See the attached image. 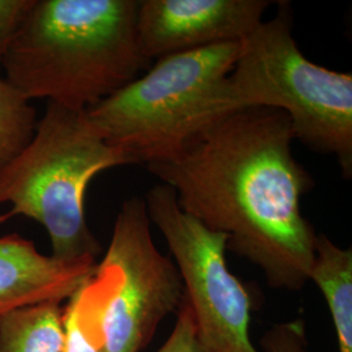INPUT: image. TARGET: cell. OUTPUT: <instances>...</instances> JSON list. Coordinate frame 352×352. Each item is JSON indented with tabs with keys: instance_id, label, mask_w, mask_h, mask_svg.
I'll return each mask as SVG.
<instances>
[{
	"instance_id": "6",
	"label": "cell",
	"mask_w": 352,
	"mask_h": 352,
	"mask_svg": "<svg viewBox=\"0 0 352 352\" xmlns=\"http://www.w3.org/2000/svg\"><path fill=\"white\" fill-rule=\"evenodd\" d=\"M151 225L144 199L123 202L96 267L102 352L142 351L184 299L179 270L157 248Z\"/></svg>"
},
{
	"instance_id": "8",
	"label": "cell",
	"mask_w": 352,
	"mask_h": 352,
	"mask_svg": "<svg viewBox=\"0 0 352 352\" xmlns=\"http://www.w3.org/2000/svg\"><path fill=\"white\" fill-rule=\"evenodd\" d=\"M266 0H140L138 43L151 63L202 47L240 43L264 21Z\"/></svg>"
},
{
	"instance_id": "5",
	"label": "cell",
	"mask_w": 352,
	"mask_h": 352,
	"mask_svg": "<svg viewBox=\"0 0 352 352\" xmlns=\"http://www.w3.org/2000/svg\"><path fill=\"white\" fill-rule=\"evenodd\" d=\"M234 111L266 107L289 116L294 139L315 153L334 155L352 175V75L312 63L292 37L287 1L240 42L228 76Z\"/></svg>"
},
{
	"instance_id": "7",
	"label": "cell",
	"mask_w": 352,
	"mask_h": 352,
	"mask_svg": "<svg viewBox=\"0 0 352 352\" xmlns=\"http://www.w3.org/2000/svg\"><path fill=\"white\" fill-rule=\"evenodd\" d=\"M144 200L173 254L205 344L213 352H258L250 336L251 295L227 266L226 235L183 212L168 186H154Z\"/></svg>"
},
{
	"instance_id": "10",
	"label": "cell",
	"mask_w": 352,
	"mask_h": 352,
	"mask_svg": "<svg viewBox=\"0 0 352 352\" xmlns=\"http://www.w3.org/2000/svg\"><path fill=\"white\" fill-rule=\"evenodd\" d=\"M309 280L325 298L340 352H352V248H340L318 234Z\"/></svg>"
},
{
	"instance_id": "15",
	"label": "cell",
	"mask_w": 352,
	"mask_h": 352,
	"mask_svg": "<svg viewBox=\"0 0 352 352\" xmlns=\"http://www.w3.org/2000/svg\"><path fill=\"white\" fill-rule=\"evenodd\" d=\"M265 352H308L307 327L302 318L279 322L270 327L261 338Z\"/></svg>"
},
{
	"instance_id": "4",
	"label": "cell",
	"mask_w": 352,
	"mask_h": 352,
	"mask_svg": "<svg viewBox=\"0 0 352 352\" xmlns=\"http://www.w3.org/2000/svg\"><path fill=\"white\" fill-rule=\"evenodd\" d=\"M129 164L89 122L87 110L47 102L32 140L0 174V205L45 227L51 256L63 261L96 260L101 243L89 228L85 196L103 171Z\"/></svg>"
},
{
	"instance_id": "3",
	"label": "cell",
	"mask_w": 352,
	"mask_h": 352,
	"mask_svg": "<svg viewBox=\"0 0 352 352\" xmlns=\"http://www.w3.org/2000/svg\"><path fill=\"white\" fill-rule=\"evenodd\" d=\"M240 43L168 55L87 110L89 122L129 164L173 158L190 140L234 113L228 76Z\"/></svg>"
},
{
	"instance_id": "14",
	"label": "cell",
	"mask_w": 352,
	"mask_h": 352,
	"mask_svg": "<svg viewBox=\"0 0 352 352\" xmlns=\"http://www.w3.org/2000/svg\"><path fill=\"white\" fill-rule=\"evenodd\" d=\"M155 352H213L202 340L193 314L184 299L176 312L175 327L170 337Z\"/></svg>"
},
{
	"instance_id": "13",
	"label": "cell",
	"mask_w": 352,
	"mask_h": 352,
	"mask_svg": "<svg viewBox=\"0 0 352 352\" xmlns=\"http://www.w3.org/2000/svg\"><path fill=\"white\" fill-rule=\"evenodd\" d=\"M63 321L62 352H102L94 274L67 300Z\"/></svg>"
},
{
	"instance_id": "12",
	"label": "cell",
	"mask_w": 352,
	"mask_h": 352,
	"mask_svg": "<svg viewBox=\"0 0 352 352\" xmlns=\"http://www.w3.org/2000/svg\"><path fill=\"white\" fill-rule=\"evenodd\" d=\"M37 123L30 101L0 78V174L32 140Z\"/></svg>"
},
{
	"instance_id": "2",
	"label": "cell",
	"mask_w": 352,
	"mask_h": 352,
	"mask_svg": "<svg viewBox=\"0 0 352 352\" xmlns=\"http://www.w3.org/2000/svg\"><path fill=\"white\" fill-rule=\"evenodd\" d=\"M140 0H34L1 55L25 100L88 110L151 67L139 50Z\"/></svg>"
},
{
	"instance_id": "1",
	"label": "cell",
	"mask_w": 352,
	"mask_h": 352,
	"mask_svg": "<svg viewBox=\"0 0 352 352\" xmlns=\"http://www.w3.org/2000/svg\"><path fill=\"white\" fill-rule=\"evenodd\" d=\"M283 111L248 107L205 128L173 158L146 164L183 212L227 236V251L261 269L272 289L309 282L317 234L300 200L314 188L292 154Z\"/></svg>"
},
{
	"instance_id": "9",
	"label": "cell",
	"mask_w": 352,
	"mask_h": 352,
	"mask_svg": "<svg viewBox=\"0 0 352 352\" xmlns=\"http://www.w3.org/2000/svg\"><path fill=\"white\" fill-rule=\"evenodd\" d=\"M96 260L63 261L20 234L0 238V316L17 307L63 302L93 277Z\"/></svg>"
},
{
	"instance_id": "11",
	"label": "cell",
	"mask_w": 352,
	"mask_h": 352,
	"mask_svg": "<svg viewBox=\"0 0 352 352\" xmlns=\"http://www.w3.org/2000/svg\"><path fill=\"white\" fill-rule=\"evenodd\" d=\"M62 302L17 307L0 316V352H62Z\"/></svg>"
},
{
	"instance_id": "16",
	"label": "cell",
	"mask_w": 352,
	"mask_h": 352,
	"mask_svg": "<svg viewBox=\"0 0 352 352\" xmlns=\"http://www.w3.org/2000/svg\"><path fill=\"white\" fill-rule=\"evenodd\" d=\"M33 4L34 0H0V59Z\"/></svg>"
}]
</instances>
